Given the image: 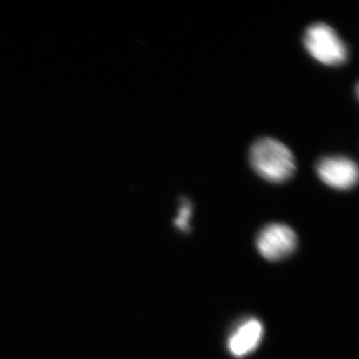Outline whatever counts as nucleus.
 Masks as SVG:
<instances>
[{"label":"nucleus","mask_w":359,"mask_h":359,"mask_svg":"<svg viewBox=\"0 0 359 359\" xmlns=\"http://www.w3.org/2000/svg\"><path fill=\"white\" fill-rule=\"evenodd\" d=\"M250 161L259 176L275 183L287 181L296 169L295 158L289 147L271 137L260 138L254 143Z\"/></svg>","instance_id":"1"},{"label":"nucleus","mask_w":359,"mask_h":359,"mask_svg":"<svg viewBox=\"0 0 359 359\" xmlns=\"http://www.w3.org/2000/svg\"><path fill=\"white\" fill-rule=\"evenodd\" d=\"M303 41L309 55L322 64L339 66L348 60L346 44L332 27L324 22L309 26Z\"/></svg>","instance_id":"2"},{"label":"nucleus","mask_w":359,"mask_h":359,"mask_svg":"<svg viewBox=\"0 0 359 359\" xmlns=\"http://www.w3.org/2000/svg\"><path fill=\"white\" fill-rule=\"evenodd\" d=\"M257 246L263 257L276 262L288 257L294 252L297 246V236L286 224L273 223L259 232Z\"/></svg>","instance_id":"3"},{"label":"nucleus","mask_w":359,"mask_h":359,"mask_svg":"<svg viewBox=\"0 0 359 359\" xmlns=\"http://www.w3.org/2000/svg\"><path fill=\"white\" fill-rule=\"evenodd\" d=\"M318 177L337 190L352 189L358 181V165L346 156L323 157L316 164Z\"/></svg>","instance_id":"4"},{"label":"nucleus","mask_w":359,"mask_h":359,"mask_svg":"<svg viewBox=\"0 0 359 359\" xmlns=\"http://www.w3.org/2000/svg\"><path fill=\"white\" fill-rule=\"evenodd\" d=\"M263 334L262 323L257 318H249L241 323L229 338V351L236 358L248 355L259 346Z\"/></svg>","instance_id":"5"},{"label":"nucleus","mask_w":359,"mask_h":359,"mask_svg":"<svg viewBox=\"0 0 359 359\" xmlns=\"http://www.w3.org/2000/svg\"><path fill=\"white\" fill-rule=\"evenodd\" d=\"M191 215V205L187 201H185L182 204V208L180 209L178 217L176 219L177 226L182 229L183 231H187L189 227L190 217Z\"/></svg>","instance_id":"6"}]
</instances>
